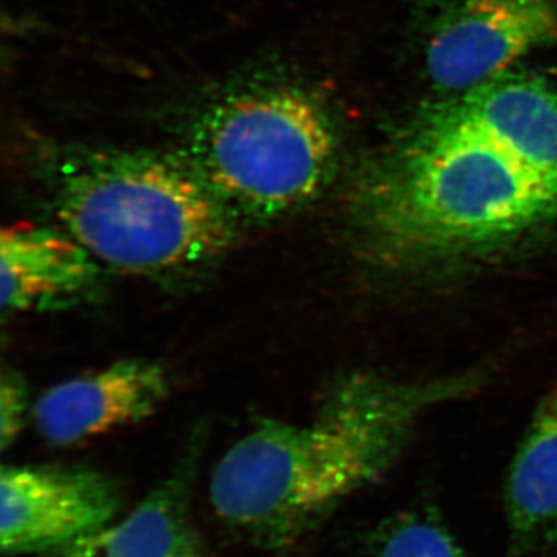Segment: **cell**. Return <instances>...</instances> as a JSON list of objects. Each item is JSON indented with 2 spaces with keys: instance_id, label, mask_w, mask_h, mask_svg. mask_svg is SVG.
<instances>
[{
  "instance_id": "obj_1",
  "label": "cell",
  "mask_w": 557,
  "mask_h": 557,
  "mask_svg": "<svg viewBox=\"0 0 557 557\" xmlns=\"http://www.w3.org/2000/svg\"><path fill=\"white\" fill-rule=\"evenodd\" d=\"M467 384L357 376L336 388L310 423L262 421L212 471L215 516L256 547H293L394 465L424 410Z\"/></svg>"
},
{
  "instance_id": "obj_2",
  "label": "cell",
  "mask_w": 557,
  "mask_h": 557,
  "mask_svg": "<svg viewBox=\"0 0 557 557\" xmlns=\"http://www.w3.org/2000/svg\"><path fill=\"white\" fill-rule=\"evenodd\" d=\"M350 215L380 255L448 258L553 222L557 190L479 132L432 115L401 152L358 183Z\"/></svg>"
},
{
  "instance_id": "obj_3",
  "label": "cell",
  "mask_w": 557,
  "mask_h": 557,
  "mask_svg": "<svg viewBox=\"0 0 557 557\" xmlns=\"http://www.w3.org/2000/svg\"><path fill=\"white\" fill-rule=\"evenodd\" d=\"M44 180L64 231L124 273L196 269L236 236V219L183 157L73 146L51 150Z\"/></svg>"
},
{
  "instance_id": "obj_4",
  "label": "cell",
  "mask_w": 557,
  "mask_h": 557,
  "mask_svg": "<svg viewBox=\"0 0 557 557\" xmlns=\"http://www.w3.org/2000/svg\"><path fill=\"white\" fill-rule=\"evenodd\" d=\"M182 157L234 219L271 220L321 188L335 159V132L306 90L262 84L208 106Z\"/></svg>"
},
{
  "instance_id": "obj_5",
  "label": "cell",
  "mask_w": 557,
  "mask_h": 557,
  "mask_svg": "<svg viewBox=\"0 0 557 557\" xmlns=\"http://www.w3.org/2000/svg\"><path fill=\"white\" fill-rule=\"evenodd\" d=\"M120 487L104 472L53 465L0 469V548L5 556L64 552L112 523Z\"/></svg>"
},
{
  "instance_id": "obj_6",
  "label": "cell",
  "mask_w": 557,
  "mask_h": 557,
  "mask_svg": "<svg viewBox=\"0 0 557 557\" xmlns=\"http://www.w3.org/2000/svg\"><path fill=\"white\" fill-rule=\"evenodd\" d=\"M557 39L553 0H448L429 32V78L446 91L474 89Z\"/></svg>"
},
{
  "instance_id": "obj_7",
  "label": "cell",
  "mask_w": 557,
  "mask_h": 557,
  "mask_svg": "<svg viewBox=\"0 0 557 557\" xmlns=\"http://www.w3.org/2000/svg\"><path fill=\"white\" fill-rule=\"evenodd\" d=\"M170 392V375L160 364L124 359L47 388L32 417L40 437L65 448L145 420Z\"/></svg>"
},
{
  "instance_id": "obj_8",
  "label": "cell",
  "mask_w": 557,
  "mask_h": 557,
  "mask_svg": "<svg viewBox=\"0 0 557 557\" xmlns=\"http://www.w3.org/2000/svg\"><path fill=\"white\" fill-rule=\"evenodd\" d=\"M434 115L479 132L557 190V90L545 81L504 73Z\"/></svg>"
},
{
  "instance_id": "obj_9",
  "label": "cell",
  "mask_w": 557,
  "mask_h": 557,
  "mask_svg": "<svg viewBox=\"0 0 557 557\" xmlns=\"http://www.w3.org/2000/svg\"><path fill=\"white\" fill-rule=\"evenodd\" d=\"M101 263L67 231L17 223L0 234L3 311L51 309L87 295Z\"/></svg>"
},
{
  "instance_id": "obj_10",
  "label": "cell",
  "mask_w": 557,
  "mask_h": 557,
  "mask_svg": "<svg viewBox=\"0 0 557 557\" xmlns=\"http://www.w3.org/2000/svg\"><path fill=\"white\" fill-rule=\"evenodd\" d=\"M508 557L557 552V387L542 399L508 469Z\"/></svg>"
},
{
  "instance_id": "obj_11",
  "label": "cell",
  "mask_w": 557,
  "mask_h": 557,
  "mask_svg": "<svg viewBox=\"0 0 557 557\" xmlns=\"http://www.w3.org/2000/svg\"><path fill=\"white\" fill-rule=\"evenodd\" d=\"M194 465L183 461L121 522L64 552L83 557H205L190 518Z\"/></svg>"
},
{
  "instance_id": "obj_12",
  "label": "cell",
  "mask_w": 557,
  "mask_h": 557,
  "mask_svg": "<svg viewBox=\"0 0 557 557\" xmlns=\"http://www.w3.org/2000/svg\"><path fill=\"white\" fill-rule=\"evenodd\" d=\"M370 557H468L434 508L395 512L369 534Z\"/></svg>"
},
{
  "instance_id": "obj_13",
  "label": "cell",
  "mask_w": 557,
  "mask_h": 557,
  "mask_svg": "<svg viewBox=\"0 0 557 557\" xmlns=\"http://www.w3.org/2000/svg\"><path fill=\"white\" fill-rule=\"evenodd\" d=\"M28 403L27 386L16 373H3L0 381V445L9 449L24 429Z\"/></svg>"
},
{
  "instance_id": "obj_14",
  "label": "cell",
  "mask_w": 557,
  "mask_h": 557,
  "mask_svg": "<svg viewBox=\"0 0 557 557\" xmlns=\"http://www.w3.org/2000/svg\"><path fill=\"white\" fill-rule=\"evenodd\" d=\"M51 557H83V556L75 555V553L61 552V553H57V555H53Z\"/></svg>"
}]
</instances>
